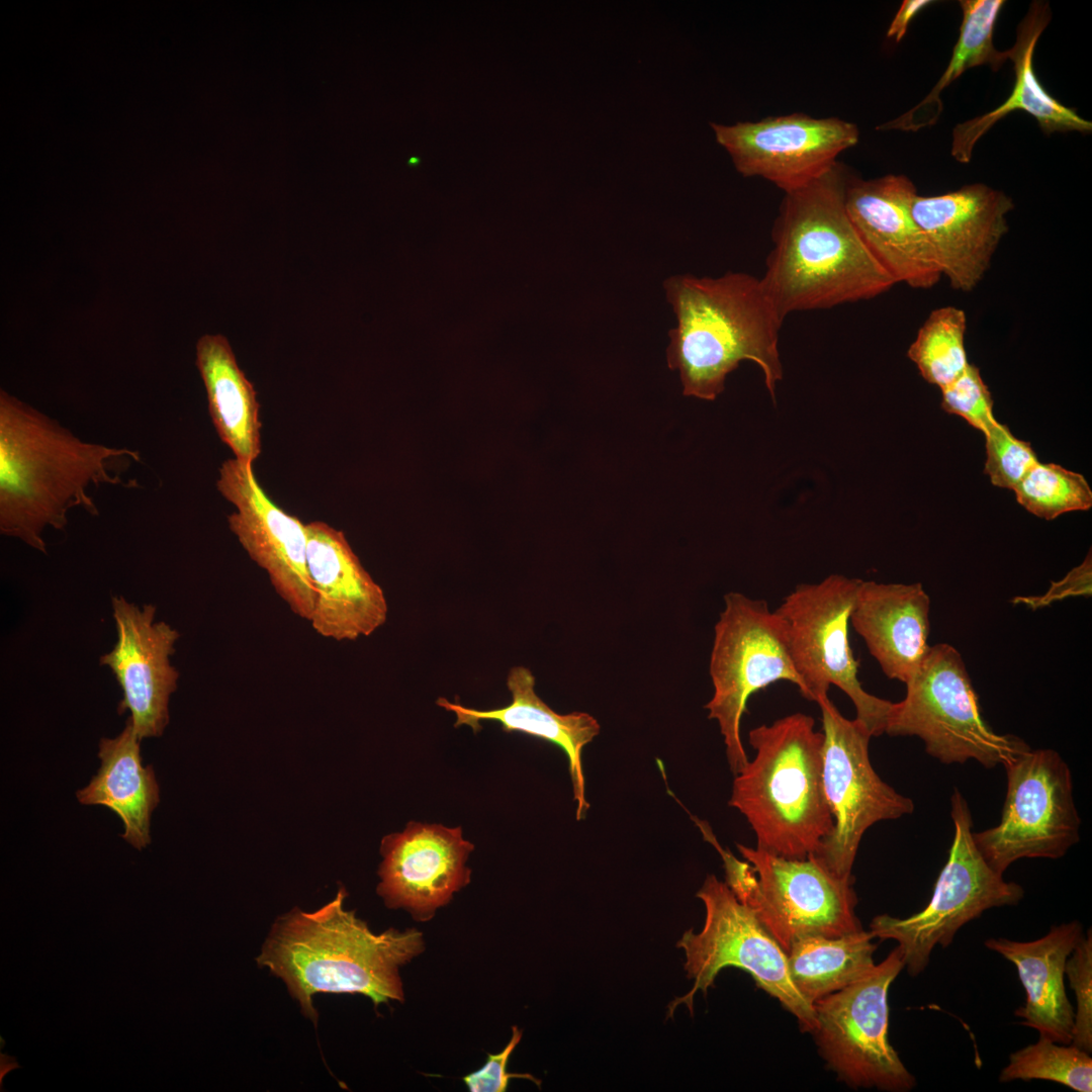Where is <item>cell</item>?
Returning a JSON list of instances; mask_svg holds the SVG:
<instances>
[{
    "label": "cell",
    "mask_w": 1092,
    "mask_h": 1092,
    "mask_svg": "<svg viewBox=\"0 0 1092 1092\" xmlns=\"http://www.w3.org/2000/svg\"><path fill=\"white\" fill-rule=\"evenodd\" d=\"M336 897L313 912L298 908L277 918L256 958L257 965L280 978L314 1025L317 993L360 994L378 1006L403 1002L399 969L425 949L421 931L389 928L373 932L355 911Z\"/></svg>",
    "instance_id": "7a4b0ae2"
},
{
    "label": "cell",
    "mask_w": 1092,
    "mask_h": 1092,
    "mask_svg": "<svg viewBox=\"0 0 1092 1092\" xmlns=\"http://www.w3.org/2000/svg\"><path fill=\"white\" fill-rule=\"evenodd\" d=\"M677 326L669 331L667 364L679 372L686 396L714 400L740 362L755 363L775 401L783 378L779 339L784 318L760 278L676 275L663 283Z\"/></svg>",
    "instance_id": "277c9868"
},
{
    "label": "cell",
    "mask_w": 1092,
    "mask_h": 1092,
    "mask_svg": "<svg viewBox=\"0 0 1092 1092\" xmlns=\"http://www.w3.org/2000/svg\"><path fill=\"white\" fill-rule=\"evenodd\" d=\"M521 1038L522 1030L513 1026L512 1037L504 1050L497 1054L488 1055L487 1061L480 1069L463 1078L467 1089L471 1092H504L508 1089L512 1078L528 1079L539 1086L540 1081L532 1075L514 1074L507 1070L509 1059Z\"/></svg>",
    "instance_id": "d590c367"
},
{
    "label": "cell",
    "mask_w": 1092,
    "mask_h": 1092,
    "mask_svg": "<svg viewBox=\"0 0 1092 1092\" xmlns=\"http://www.w3.org/2000/svg\"><path fill=\"white\" fill-rule=\"evenodd\" d=\"M196 366L218 437L235 458L253 464L261 452L257 393L225 337L202 336L196 345Z\"/></svg>",
    "instance_id": "4316f807"
},
{
    "label": "cell",
    "mask_w": 1092,
    "mask_h": 1092,
    "mask_svg": "<svg viewBox=\"0 0 1092 1092\" xmlns=\"http://www.w3.org/2000/svg\"><path fill=\"white\" fill-rule=\"evenodd\" d=\"M697 897L706 910L704 926L700 932L686 931L677 942L694 985L670 1003L667 1015L671 1016L679 1004L693 1013L696 993L706 994L721 970L734 967L746 971L760 989L792 1013L802 1031L812 1033L816 1027L814 1007L794 986L785 950L754 912L714 875L706 878Z\"/></svg>",
    "instance_id": "30bf717a"
},
{
    "label": "cell",
    "mask_w": 1092,
    "mask_h": 1092,
    "mask_svg": "<svg viewBox=\"0 0 1092 1092\" xmlns=\"http://www.w3.org/2000/svg\"><path fill=\"white\" fill-rule=\"evenodd\" d=\"M966 331L967 316L959 307L943 306L929 313L907 351L925 381L941 389L964 373L970 364Z\"/></svg>",
    "instance_id": "f546056e"
},
{
    "label": "cell",
    "mask_w": 1092,
    "mask_h": 1092,
    "mask_svg": "<svg viewBox=\"0 0 1092 1092\" xmlns=\"http://www.w3.org/2000/svg\"><path fill=\"white\" fill-rule=\"evenodd\" d=\"M850 175L828 173L785 193L761 282L785 320L877 297L894 285L861 241L845 209Z\"/></svg>",
    "instance_id": "3957f363"
},
{
    "label": "cell",
    "mask_w": 1092,
    "mask_h": 1092,
    "mask_svg": "<svg viewBox=\"0 0 1092 1092\" xmlns=\"http://www.w3.org/2000/svg\"><path fill=\"white\" fill-rule=\"evenodd\" d=\"M940 391L943 411L963 418L983 434L998 422L993 414L992 394L976 365L970 363L962 375Z\"/></svg>",
    "instance_id": "836d02e7"
},
{
    "label": "cell",
    "mask_w": 1092,
    "mask_h": 1092,
    "mask_svg": "<svg viewBox=\"0 0 1092 1092\" xmlns=\"http://www.w3.org/2000/svg\"><path fill=\"white\" fill-rule=\"evenodd\" d=\"M1004 4L1003 0H961L963 20L960 34L943 74L915 107L878 128L916 131L933 125L942 112L940 94L964 72L982 65L998 70L1007 59L1005 52L995 48L993 35Z\"/></svg>",
    "instance_id": "f1b7e54d"
},
{
    "label": "cell",
    "mask_w": 1092,
    "mask_h": 1092,
    "mask_svg": "<svg viewBox=\"0 0 1092 1092\" xmlns=\"http://www.w3.org/2000/svg\"><path fill=\"white\" fill-rule=\"evenodd\" d=\"M931 3L933 1L930 0H904L888 28L887 36L896 42L902 40L911 20Z\"/></svg>",
    "instance_id": "74e56055"
},
{
    "label": "cell",
    "mask_w": 1092,
    "mask_h": 1092,
    "mask_svg": "<svg viewBox=\"0 0 1092 1092\" xmlns=\"http://www.w3.org/2000/svg\"><path fill=\"white\" fill-rule=\"evenodd\" d=\"M893 703L885 733L917 736L941 763L975 759L987 768L1004 764L1030 746L1021 738L996 733L984 720L965 662L951 645L930 646Z\"/></svg>",
    "instance_id": "52a82bcc"
},
{
    "label": "cell",
    "mask_w": 1092,
    "mask_h": 1092,
    "mask_svg": "<svg viewBox=\"0 0 1092 1092\" xmlns=\"http://www.w3.org/2000/svg\"><path fill=\"white\" fill-rule=\"evenodd\" d=\"M859 582L831 574L820 582L800 583L775 612L786 629L790 655L804 686L802 696L816 702L828 695L831 686L837 687L852 702L855 719L872 736H880L893 703L863 690L848 640Z\"/></svg>",
    "instance_id": "8fae6325"
},
{
    "label": "cell",
    "mask_w": 1092,
    "mask_h": 1092,
    "mask_svg": "<svg viewBox=\"0 0 1092 1092\" xmlns=\"http://www.w3.org/2000/svg\"><path fill=\"white\" fill-rule=\"evenodd\" d=\"M1007 790L998 825L973 832L986 861L1002 874L1023 857L1064 856L1080 840L1072 772L1054 749H1027L1003 764Z\"/></svg>",
    "instance_id": "4fadbf2b"
},
{
    "label": "cell",
    "mask_w": 1092,
    "mask_h": 1092,
    "mask_svg": "<svg viewBox=\"0 0 1092 1092\" xmlns=\"http://www.w3.org/2000/svg\"><path fill=\"white\" fill-rule=\"evenodd\" d=\"M745 861L719 849L726 884L785 952L808 935L835 937L862 929L853 879L836 876L817 857L787 858L737 844Z\"/></svg>",
    "instance_id": "8992f818"
},
{
    "label": "cell",
    "mask_w": 1092,
    "mask_h": 1092,
    "mask_svg": "<svg viewBox=\"0 0 1092 1092\" xmlns=\"http://www.w3.org/2000/svg\"><path fill=\"white\" fill-rule=\"evenodd\" d=\"M816 703L823 733V790L833 828L814 856L836 876L850 880L864 832L877 822L911 814L914 804L874 769L869 753L873 736L867 727L842 716L828 695Z\"/></svg>",
    "instance_id": "5bb4252c"
},
{
    "label": "cell",
    "mask_w": 1092,
    "mask_h": 1092,
    "mask_svg": "<svg viewBox=\"0 0 1092 1092\" xmlns=\"http://www.w3.org/2000/svg\"><path fill=\"white\" fill-rule=\"evenodd\" d=\"M903 969L896 946L859 980L813 1004L819 1054L851 1088L906 1092L916 1085L888 1036L889 988Z\"/></svg>",
    "instance_id": "7c38bea8"
},
{
    "label": "cell",
    "mask_w": 1092,
    "mask_h": 1092,
    "mask_svg": "<svg viewBox=\"0 0 1092 1092\" xmlns=\"http://www.w3.org/2000/svg\"><path fill=\"white\" fill-rule=\"evenodd\" d=\"M950 816L952 843L927 905L906 918L878 915L870 924L874 938L898 942L904 968L913 977L928 966L934 947L948 946L965 924L991 908L1016 905L1024 896L1019 884L1006 882L980 852L969 804L958 789L950 797Z\"/></svg>",
    "instance_id": "ba28073f"
},
{
    "label": "cell",
    "mask_w": 1092,
    "mask_h": 1092,
    "mask_svg": "<svg viewBox=\"0 0 1092 1092\" xmlns=\"http://www.w3.org/2000/svg\"><path fill=\"white\" fill-rule=\"evenodd\" d=\"M306 562L314 590L308 622L316 634L355 641L385 624V594L342 531L324 522L306 524Z\"/></svg>",
    "instance_id": "44dd1931"
},
{
    "label": "cell",
    "mask_w": 1092,
    "mask_h": 1092,
    "mask_svg": "<svg viewBox=\"0 0 1092 1092\" xmlns=\"http://www.w3.org/2000/svg\"><path fill=\"white\" fill-rule=\"evenodd\" d=\"M986 462L984 473L991 483L1014 489L1026 473L1039 461L1031 445L1015 437L999 422L985 434Z\"/></svg>",
    "instance_id": "d6a6232c"
},
{
    "label": "cell",
    "mask_w": 1092,
    "mask_h": 1092,
    "mask_svg": "<svg viewBox=\"0 0 1092 1092\" xmlns=\"http://www.w3.org/2000/svg\"><path fill=\"white\" fill-rule=\"evenodd\" d=\"M139 451L87 442L57 420L1 389L0 532L47 553L43 532L64 530L71 510L93 516V486L126 485Z\"/></svg>",
    "instance_id": "6da1fadb"
},
{
    "label": "cell",
    "mask_w": 1092,
    "mask_h": 1092,
    "mask_svg": "<svg viewBox=\"0 0 1092 1092\" xmlns=\"http://www.w3.org/2000/svg\"><path fill=\"white\" fill-rule=\"evenodd\" d=\"M474 846L461 827L410 822L381 842L377 893L388 908H402L428 921L469 884L466 861Z\"/></svg>",
    "instance_id": "d6986e66"
},
{
    "label": "cell",
    "mask_w": 1092,
    "mask_h": 1092,
    "mask_svg": "<svg viewBox=\"0 0 1092 1092\" xmlns=\"http://www.w3.org/2000/svg\"><path fill=\"white\" fill-rule=\"evenodd\" d=\"M1014 208L1003 191L983 183L968 184L939 195L917 194L911 211L926 236L941 277L956 290L975 289L1008 232Z\"/></svg>",
    "instance_id": "e0dca14e"
},
{
    "label": "cell",
    "mask_w": 1092,
    "mask_h": 1092,
    "mask_svg": "<svg viewBox=\"0 0 1092 1092\" xmlns=\"http://www.w3.org/2000/svg\"><path fill=\"white\" fill-rule=\"evenodd\" d=\"M863 928L828 937L796 939L786 951L794 986L810 1004L859 980L874 967L878 944Z\"/></svg>",
    "instance_id": "83f0119b"
},
{
    "label": "cell",
    "mask_w": 1092,
    "mask_h": 1092,
    "mask_svg": "<svg viewBox=\"0 0 1092 1092\" xmlns=\"http://www.w3.org/2000/svg\"><path fill=\"white\" fill-rule=\"evenodd\" d=\"M131 721L114 738H102L101 765L89 785L77 792L83 805H102L122 821L121 837L138 849L151 843V816L160 801L152 765L143 766L140 743Z\"/></svg>",
    "instance_id": "484cf974"
},
{
    "label": "cell",
    "mask_w": 1092,
    "mask_h": 1092,
    "mask_svg": "<svg viewBox=\"0 0 1092 1092\" xmlns=\"http://www.w3.org/2000/svg\"><path fill=\"white\" fill-rule=\"evenodd\" d=\"M1013 491L1021 507L1048 521L1092 507V490L1086 478L1055 463L1038 461Z\"/></svg>",
    "instance_id": "1f68e13d"
},
{
    "label": "cell",
    "mask_w": 1092,
    "mask_h": 1092,
    "mask_svg": "<svg viewBox=\"0 0 1092 1092\" xmlns=\"http://www.w3.org/2000/svg\"><path fill=\"white\" fill-rule=\"evenodd\" d=\"M711 126L740 174L764 178L785 193L828 173L837 164L836 158L859 136L851 122L801 113Z\"/></svg>",
    "instance_id": "9a60e30c"
},
{
    "label": "cell",
    "mask_w": 1092,
    "mask_h": 1092,
    "mask_svg": "<svg viewBox=\"0 0 1092 1092\" xmlns=\"http://www.w3.org/2000/svg\"><path fill=\"white\" fill-rule=\"evenodd\" d=\"M117 640L100 664L108 666L122 690L118 714L129 711L141 740L159 737L169 723V700L179 671L171 664L180 633L166 622H155L157 608H142L123 597H112Z\"/></svg>",
    "instance_id": "ac0fdd59"
},
{
    "label": "cell",
    "mask_w": 1092,
    "mask_h": 1092,
    "mask_svg": "<svg viewBox=\"0 0 1092 1092\" xmlns=\"http://www.w3.org/2000/svg\"><path fill=\"white\" fill-rule=\"evenodd\" d=\"M535 676L525 666H514L507 677L512 701L506 707L476 710L439 698L437 705L456 715L455 727L481 729L480 721L498 722L506 732H522L556 745L568 760L572 784L575 817L583 819L589 805L585 798V780L581 755L583 748L600 733L598 720L585 712L559 714L553 711L536 693Z\"/></svg>",
    "instance_id": "603a6c76"
},
{
    "label": "cell",
    "mask_w": 1092,
    "mask_h": 1092,
    "mask_svg": "<svg viewBox=\"0 0 1092 1092\" xmlns=\"http://www.w3.org/2000/svg\"><path fill=\"white\" fill-rule=\"evenodd\" d=\"M714 628L709 672L713 695L705 705L708 717L717 721L735 775L748 762L740 723L749 698L769 685L785 680L803 682L793 664L783 621L764 600L730 592Z\"/></svg>",
    "instance_id": "9c48e42d"
},
{
    "label": "cell",
    "mask_w": 1092,
    "mask_h": 1092,
    "mask_svg": "<svg viewBox=\"0 0 1092 1092\" xmlns=\"http://www.w3.org/2000/svg\"><path fill=\"white\" fill-rule=\"evenodd\" d=\"M1092 581L1091 551L1084 561L1073 568L1062 580L1053 582L1046 593L1039 597L1015 598L1014 603H1022L1032 609L1042 608L1067 597L1090 596Z\"/></svg>",
    "instance_id": "8d00e7d4"
},
{
    "label": "cell",
    "mask_w": 1092,
    "mask_h": 1092,
    "mask_svg": "<svg viewBox=\"0 0 1092 1092\" xmlns=\"http://www.w3.org/2000/svg\"><path fill=\"white\" fill-rule=\"evenodd\" d=\"M930 599L920 582H859L849 624L891 679L906 684L929 645Z\"/></svg>",
    "instance_id": "7402d4cb"
},
{
    "label": "cell",
    "mask_w": 1092,
    "mask_h": 1092,
    "mask_svg": "<svg viewBox=\"0 0 1092 1092\" xmlns=\"http://www.w3.org/2000/svg\"><path fill=\"white\" fill-rule=\"evenodd\" d=\"M1015 1080L1053 1081L1077 1092H1091L1092 1058L1072 1043L1039 1036L1035 1043L1012 1053L1001 1070L1000 1082Z\"/></svg>",
    "instance_id": "4dcf8cb0"
},
{
    "label": "cell",
    "mask_w": 1092,
    "mask_h": 1092,
    "mask_svg": "<svg viewBox=\"0 0 1092 1092\" xmlns=\"http://www.w3.org/2000/svg\"><path fill=\"white\" fill-rule=\"evenodd\" d=\"M216 487L236 508L228 517L232 533L291 612L308 621L314 590L306 562V524L266 494L250 463L237 458L222 462Z\"/></svg>",
    "instance_id": "2e32d148"
},
{
    "label": "cell",
    "mask_w": 1092,
    "mask_h": 1092,
    "mask_svg": "<svg viewBox=\"0 0 1092 1092\" xmlns=\"http://www.w3.org/2000/svg\"><path fill=\"white\" fill-rule=\"evenodd\" d=\"M1052 12L1048 2L1033 1L1017 26L1015 42L1005 51L1013 64L1015 81L1008 98L998 107L956 125L950 153L960 163H969L977 142L996 122L1013 111L1031 115L1045 134L1078 131L1090 133L1092 123L1073 108L1054 98L1038 81L1033 68L1036 43L1048 27Z\"/></svg>",
    "instance_id": "d4e9b609"
},
{
    "label": "cell",
    "mask_w": 1092,
    "mask_h": 1092,
    "mask_svg": "<svg viewBox=\"0 0 1092 1092\" xmlns=\"http://www.w3.org/2000/svg\"><path fill=\"white\" fill-rule=\"evenodd\" d=\"M917 190L904 175L862 180L849 176L845 209L869 252L895 284L934 286L941 274L911 206Z\"/></svg>",
    "instance_id": "ffe728a7"
},
{
    "label": "cell",
    "mask_w": 1092,
    "mask_h": 1092,
    "mask_svg": "<svg viewBox=\"0 0 1092 1092\" xmlns=\"http://www.w3.org/2000/svg\"><path fill=\"white\" fill-rule=\"evenodd\" d=\"M1084 937L1078 920L1054 925L1042 937L1016 941L988 938L984 945L1012 963L1025 990V1003L1014 1014L1039 1036L1059 1043L1072 1041L1075 1011L1066 993V962Z\"/></svg>",
    "instance_id": "cb8c5ba5"
},
{
    "label": "cell",
    "mask_w": 1092,
    "mask_h": 1092,
    "mask_svg": "<svg viewBox=\"0 0 1092 1092\" xmlns=\"http://www.w3.org/2000/svg\"><path fill=\"white\" fill-rule=\"evenodd\" d=\"M1065 974L1076 996V1011L1071 1043L1092 1052V932L1081 939L1069 956Z\"/></svg>",
    "instance_id": "e575fe53"
},
{
    "label": "cell",
    "mask_w": 1092,
    "mask_h": 1092,
    "mask_svg": "<svg viewBox=\"0 0 1092 1092\" xmlns=\"http://www.w3.org/2000/svg\"><path fill=\"white\" fill-rule=\"evenodd\" d=\"M754 758L735 774L729 806L747 820L756 848L787 857L814 855L833 828L822 782L823 733L794 713L750 730Z\"/></svg>",
    "instance_id": "5b68a950"
}]
</instances>
